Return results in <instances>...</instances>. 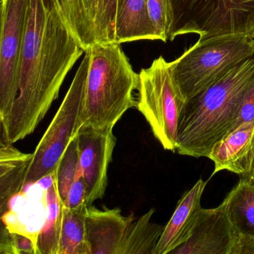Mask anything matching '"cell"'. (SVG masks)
<instances>
[{
	"label": "cell",
	"instance_id": "277c9868",
	"mask_svg": "<svg viewBox=\"0 0 254 254\" xmlns=\"http://www.w3.org/2000/svg\"><path fill=\"white\" fill-rule=\"evenodd\" d=\"M254 55L251 37L233 34L198 40L171 64L175 79L189 100Z\"/></svg>",
	"mask_w": 254,
	"mask_h": 254
},
{
	"label": "cell",
	"instance_id": "3957f363",
	"mask_svg": "<svg viewBox=\"0 0 254 254\" xmlns=\"http://www.w3.org/2000/svg\"><path fill=\"white\" fill-rule=\"evenodd\" d=\"M85 53L89 67L82 125L115 126L129 109L137 105L135 91L139 88V75L133 70L120 44H96Z\"/></svg>",
	"mask_w": 254,
	"mask_h": 254
},
{
	"label": "cell",
	"instance_id": "9a60e30c",
	"mask_svg": "<svg viewBox=\"0 0 254 254\" xmlns=\"http://www.w3.org/2000/svg\"><path fill=\"white\" fill-rule=\"evenodd\" d=\"M158 40L147 10L146 0H119L116 43Z\"/></svg>",
	"mask_w": 254,
	"mask_h": 254
},
{
	"label": "cell",
	"instance_id": "5b68a950",
	"mask_svg": "<svg viewBox=\"0 0 254 254\" xmlns=\"http://www.w3.org/2000/svg\"><path fill=\"white\" fill-rule=\"evenodd\" d=\"M139 75L136 108L163 148L175 152L180 120L187 100L175 79L172 64L160 56Z\"/></svg>",
	"mask_w": 254,
	"mask_h": 254
},
{
	"label": "cell",
	"instance_id": "44dd1931",
	"mask_svg": "<svg viewBox=\"0 0 254 254\" xmlns=\"http://www.w3.org/2000/svg\"><path fill=\"white\" fill-rule=\"evenodd\" d=\"M148 16L158 40L167 42L174 23L172 0H146Z\"/></svg>",
	"mask_w": 254,
	"mask_h": 254
},
{
	"label": "cell",
	"instance_id": "4fadbf2b",
	"mask_svg": "<svg viewBox=\"0 0 254 254\" xmlns=\"http://www.w3.org/2000/svg\"><path fill=\"white\" fill-rule=\"evenodd\" d=\"M206 184L207 181L200 178L184 193L163 229L154 254H172L188 240L202 209V195Z\"/></svg>",
	"mask_w": 254,
	"mask_h": 254
},
{
	"label": "cell",
	"instance_id": "d6986e66",
	"mask_svg": "<svg viewBox=\"0 0 254 254\" xmlns=\"http://www.w3.org/2000/svg\"><path fill=\"white\" fill-rule=\"evenodd\" d=\"M154 209L133 220L127 229L121 254H154L165 226L151 221Z\"/></svg>",
	"mask_w": 254,
	"mask_h": 254
},
{
	"label": "cell",
	"instance_id": "7a4b0ae2",
	"mask_svg": "<svg viewBox=\"0 0 254 254\" xmlns=\"http://www.w3.org/2000/svg\"><path fill=\"white\" fill-rule=\"evenodd\" d=\"M254 80V55L186 102L180 120L176 152L207 157L233 129L239 107Z\"/></svg>",
	"mask_w": 254,
	"mask_h": 254
},
{
	"label": "cell",
	"instance_id": "7c38bea8",
	"mask_svg": "<svg viewBox=\"0 0 254 254\" xmlns=\"http://www.w3.org/2000/svg\"><path fill=\"white\" fill-rule=\"evenodd\" d=\"M119 208L99 209L87 206L86 231L90 254H121L127 229L134 219Z\"/></svg>",
	"mask_w": 254,
	"mask_h": 254
},
{
	"label": "cell",
	"instance_id": "5bb4252c",
	"mask_svg": "<svg viewBox=\"0 0 254 254\" xmlns=\"http://www.w3.org/2000/svg\"><path fill=\"white\" fill-rule=\"evenodd\" d=\"M32 154L22 152L13 144L0 141V212L8 210L11 199L20 194L26 186Z\"/></svg>",
	"mask_w": 254,
	"mask_h": 254
},
{
	"label": "cell",
	"instance_id": "30bf717a",
	"mask_svg": "<svg viewBox=\"0 0 254 254\" xmlns=\"http://www.w3.org/2000/svg\"><path fill=\"white\" fill-rule=\"evenodd\" d=\"M239 237L221 203L202 208L191 236L172 254H233Z\"/></svg>",
	"mask_w": 254,
	"mask_h": 254
},
{
	"label": "cell",
	"instance_id": "e0dca14e",
	"mask_svg": "<svg viewBox=\"0 0 254 254\" xmlns=\"http://www.w3.org/2000/svg\"><path fill=\"white\" fill-rule=\"evenodd\" d=\"M239 234L254 240V187L240 178L222 202Z\"/></svg>",
	"mask_w": 254,
	"mask_h": 254
},
{
	"label": "cell",
	"instance_id": "ac0fdd59",
	"mask_svg": "<svg viewBox=\"0 0 254 254\" xmlns=\"http://www.w3.org/2000/svg\"><path fill=\"white\" fill-rule=\"evenodd\" d=\"M87 206L77 209L63 206L59 254H90L86 231Z\"/></svg>",
	"mask_w": 254,
	"mask_h": 254
},
{
	"label": "cell",
	"instance_id": "603a6c76",
	"mask_svg": "<svg viewBox=\"0 0 254 254\" xmlns=\"http://www.w3.org/2000/svg\"><path fill=\"white\" fill-rule=\"evenodd\" d=\"M87 205V187L83 175H80L71 186L64 206L77 209Z\"/></svg>",
	"mask_w": 254,
	"mask_h": 254
},
{
	"label": "cell",
	"instance_id": "7402d4cb",
	"mask_svg": "<svg viewBox=\"0 0 254 254\" xmlns=\"http://www.w3.org/2000/svg\"><path fill=\"white\" fill-rule=\"evenodd\" d=\"M38 233H16L2 227L0 253L5 254H38Z\"/></svg>",
	"mask_w": 254,
	"mask_h": 254
},
{
	"label": "cell",
	"instance_id": "484cf974",
	"mask_svg": "<svg viewBox=\"0 0 254 254\" xmlns=\"http://www.w3.org/2000/svg\"><path fill=\"white\" fill-rule=\"evenodd\" d=\"M250 37H251V39H252L253 41H254V30L252 32H251V35H250Z\"/></svg>",
	"mask_w": 254,
	"mask_h": 254
},
{
	"label": "cell",
	"instance_id": "d4e9b609",
	"mask_svg": "<svg viewBox=\"0 0 254 254\" xmlns=\"http://www.w3.org/2000/svg\"><path fill=\"white\" fill-rule=\"evenodd\" d=\"M242 179L245 180V181H248L250 184H251V185H253L254 187V166H253L252 171H251L250 175H248L247 178H242Z\"/></svg>",
	"mask_w": 254,
	"mask_h": 254
},
{
	"label": "cell",
	"instance_id": "52a82bcc",
	"mask_svg": "<svg viewBox=\"0 0 254 254\" xmlns=\"http://www.w3.org/2000/svg\"><path fill=\"white\" fill-rule=\"evenodd\" d=\"M88 67L89 57L85 53L63 102L33 152L26 186L36 184L54 173L69 142L82 126Z\"/></svg>",
	"mask_w": 254,
	"mask_h": 254
},
{
	"label": "cell",
	"instance_id": "ffe728a7",
	"mask_svg": "<svg viewBox=\"0 0 254 254\" xmlns=\"http://www.w3.org/2000/svg\"><path fill=\"white\" fill-rule=\"evenodd\" d=\"M81 175L82 172L76 135L69 142L55 170L56 187L63 205L66 203L69 188Z\"/></svg>",
	"mask_w": 254,
	"mask_h": 254
},
{
	"label": "cell",
	"instance_id": "2e32d148",
	"mask_svg": "<svg viewBox=\"0 0 254 254\" xmlns=\"http://www.w3.org/2000/svg\"><path fill=\"white\" fill-rule=\"evenodd\" d=\"M44 192V222L37 235L38 254H59L63 203L59 197L54 173Z\"/></svg>",
	"mask_w": 254,
	"mask_h": 254
},
{
	"label": "cell",
	"instance_id": "8fae6325",
	"mask_svg": "<svg viewBox=\"0 0 254 254\" xmlns=\"http://www.w3.org/2000/svg\"><path fill=\"white\" fill-rule=\"evenodd\" d=\"M207 158L215 165L212 176L226 170L247 178L254 163V121L227 133L213 145Z\"/></svg>",
	"mask_w": 254,
	"mask_h": 254
},
{
	"label": "cell",
	"instance_id": "ba28073f",
	"mask_svg": "<svg viewBox=\"0 0 254 254\" xmlns=\"http://www.w3.org/2000/svg\"><path fill=\"white\" fill-rule=\"evenodd\" d=\"M30 0L1 1L0 125L5 124L19 93L20 59Z\"/></svg>",
	"mask_w": 254,
	"mask_h": 254
},
{
	"label": "cell",
	"instance_id": "9c48e42d",
	"mask_svg": "<svg viewBox=\"0 0 254 254\" xmlns=\"http://www.w3.org/2000/svg\"><path fill=\"white\" fill-rule=\"evenodd\" d=\"M114 127L84 124L77 133L80 165L87 187V206L105 195L108 167L117 143Z\"/></svg>",
	"mask_w": 254,
	"mask_h": 254
},
{
	"label": "cell",
	"instance_id": "cb8c5ba5",
	"mask_svg": "<svg viewBox=\"0 0 254 254\" xmlns=\"http://www.w3.org/2000/svg\"><path fill=\"white\" fill-rule=\"evenodd\" d=\"M253 121H254V80L242 99L237 118L231 130H234L243 123Z\"/></svg>",
	"mask_w": 254,
	"mask_h": 254
},
{
	"label": "cell",
	"instance_id": "8992f818",
	"mask_svg": "<svg viewBox=\"0 0 254 254\" xmlns=\"http://www.w3.org/2000/svg\"><path fill=\"white\" fill-rule=\"evenodd\" d=\"M174 23L169 41L196 34L199 41L254 30V0H172Z\"/></svg>",
	"mask_w": 254,
	"mask_h": 254
},
{
	"label": "cell",
	"instance_id": "6da1fadb",
	"mask_svg": "<svg viewBox=\"0 0 254 254\" xmlns=\"http://www.w3.org/2000/svg\"><path fill=\"white\" fill-rule=\"evenodd\" d=\"M84 53L55 0H30L18 96L8 120L1 125V140L14 144L35 131Z\"/></svg>",
	"mask_w": 254,
	"mask_h": 254
}]
</instances>
